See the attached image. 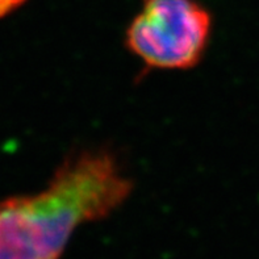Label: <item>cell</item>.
I'll return each instance as SVG.
<instances>
[{
	"label": "cell",
	"mask_w": 259,
	"mask_h": 259,
	"mask_svg": "<svg viewBox=\"0 0 259 259\" xmlns=\"http://www.w3.org/2000/svg\"><path fill=\"white\" fill-rule=\"evenodd\" d=\"M132 190L109 151L71 155L42 191L0 201V259H61L79 227L109 216Z\"/></svg>",
	"instance_id": "cell-1"
},
{
	"label": "cell",
	"mask_w": 259,
	"mask_h": 259,
	"mask_svg": "<svg viewBox=\"0 0 259 259\" xmlns=\"http://www.w3.org/2000/svg\"><path fill=\"white\" fill-rule=\"evenodd\" d=\"M212 20L197 0H144L126 30V46L149 67L188 70L200 62Z\"/></svg>",
	"instance_id": "cell-2"
},
{
	"label": "cell",
	"mask_w": 259,
	"mask_h": 259,
	"mask_svg": "<svg viewBox=\"0 0 259 259\" xmlns=\"http://www.w3.org/2000/svg\"><path fill=\"white\" fill-rule=\"evenodd\" d=\"M25 0H0V19L19 8Z\"/></svg>",
	"instance_id": "cell-3"
}]
</instances>
